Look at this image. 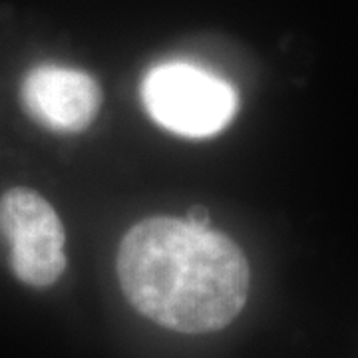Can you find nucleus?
<instances>
[{
	"instance_id": "f257e3e1",
	"label": "nucleus",
	"mask_w": 358,
	"mask_h": 358,
	"mask_svg": "<svg viewBox=\"0 0 358 358\" xmlns=\"http://www.w3.org/2000/svg\"><path fill=\"white\" fill-rule=\"evenodd\" d=\"M117 279L143 317L178 333H213L235 319L249 293L243 251L185 219L152 217L126 233Z\"/></svg>"
},
{
	"instance_id": "f03ea898",
	"label": "nucleus",
	"mask_w": 358,
	"mask_h": 358,
	"mask_svg": "<svg viewBox=\"0 0 358 358\" xmlns=\"http://www.w3.org/2000/svg\"><path fill=\"white\" fill-rule=\"evenodd\" d=\"M141 98L159 126L185 138L219 134L237 112L229 82L185 62L152 68L141 84Z\"/></svg>"
},
{
	"instance_id": "7ed1b4c3",
	"label": "nucleus",
	"mask_w": 358,
	"mask_h": 358,
	"mask_svg": "<svg viewBox=\"0 0 358 358\" xmlns=\"http://www.w3.org/2000/svg\"><path fill=\"white\" fill-rule=\"evenodd\" d=\"M0 235L10 245L14 275L30 287H48L64 273V227L52 205L32 189L0 197Z\"/></svg>"
},
{
	"instance_id": "20e7f679",
	"label": "nucleus",
	"mask_w": 358,
	"mask_h": 358,
	"mask_svg": "<svg viewBox=\"0 0 358 358\" xmlns=\"http://www.w3.org/2000/svg\"><path fill=\"white\" fill-rule=\"evenodd\" d=\"M102 102L94 78L82 70L44 64L30 70L22 82V103L40 126L54 131L88 128Z\"/></svg>"
},
{
	"instance_id": "39448f33",
	"label": "nucleus",
	"mask_w": 358,
	"mask_h": 358,
	"mask_svg": "<svg viewBox=\"0 0 358 358\" xmlns=\"http://www.w3.org/2000/svg\"><path fill=\"white\" fill-rule=\"evenodd\" d=\"M185 221L193 225V227H199V229H209L207 225H209V213H207V209L205 207H192L189 209V213H187V217Z\"/></svg>"
}]
</instances>
